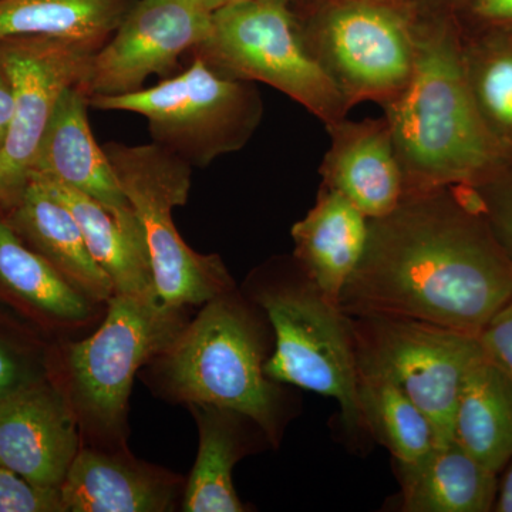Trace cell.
I'll use <instances>...</instances> for the list:
<instances>
[{
  "label": "cell",
  "mask_w": 512,
  "mask_h": 512,
  "mask_svg": "<svg viewBox=\"0 0 512 512\" xmlns=\"http://www.w3.org/2000/svg\"><path fill=\"white\" fill-rule=\"evenodd\" d=\"M511 296L512 264L487 217L450 187L404 194L396 210L370 220L339 309L478 336Z\"/></svg>",
  "instance_id": "6da1fadb"
},
{
  "label": "cell",
  "mask_w": 512,
  "mask_h": 512,
  "mask_svg": "<svg viewBox=\"0 0 512 512\" xmlns=\"http://www.w3.org/2000/svg\"><path fill=\"white\" fill-rule=\"evenodd\" d=\"M384 110L406 194L474 185L503 160L501 141L478 109L463 49L446 29L416 26L412 77Z\"/></svg>",
  "instance_id": "7a4b0ae2"
},
{
  "label": "cell",
  "mask_w": 512,
  "mask_h": 512,
  "mask_svg": "<svg viewBox=\"0 0 512 512\" xmlns=\"http://www.w3.org/2000/svg\"><path fill=\"white\" fill-rule=\"evenodd\" d=\"M171 392L192 406L228 410L279 439V393L265 375V352L255 323L228 293L205 303L163 353Z\"/></svg>",
  "instance_id": "3957f363"
},
{
  "label": "cell",
  "mask_w": 512,
  "mask_h": 512,
  "mask_svg": "<svg viewBox=\"0 0 512 512\" xmlns=\"http://www.w3.org/2000/svg\"><path fill=\"white\" fill-rule=\"evenodd\" d=\"M89 104L146 117L154 144L200 168L247 146L264 116V101L254 83L224 76L198 57L157 86L93 97Z\"/></svg>",
  "instance_id": "277c9868"
},
{
  "label": "cell",
  "mask_w": 512,
  "mask_h": 512,
  "mask_svg": "<svg viewBox=\"0 0 512 512\" xmlns=\"http://www.w3.org/2000/svg\"><path fill=\"white\" fill-rule=\"evenodd\" d=\"M289 0H252L212 12L210 37L192 55L224 76L259 82L301 104L333 126L348 101L313 56Z\"/></svg>",
  "instance_id": "5b68a950"
},
{
  "label": "cell",
  "mask_w": 512,
  "mask_h": 512,
  "mask_svg": "<svg viewBox=\"0 0 512 512\" xmlns=\"http://www.w3.org/2000/svg\"><path fill=\"white\" fill-rule=\"evenodd\" d=\"M103 148L146 235L158 298L184 308L228 293L231 276L220 256L192 251L174 225V208L190 194L191 165L154 143Z\"/></svg>",
  "instance_id": "8992f818"
},
{
  "label": "cell",
  "mask_w": 512,
  "mask_h": 512,
  "mask_svg": "<svg viewBox=\"0 0 512 512\" xmlns=\"http://www.w3.org/2000/svg\"><path fill=\"white\" fill-rule=\"evenodd\" d=\"M256 301L275 332L265 375L336 400L345 429L365 430L350 316L326 301L305 275L299 282L262 289Z\"/></svg>",
  "instance_id": "52a82bcc"
},
{
  "label": "cell",
  "mask_w": 512,
  "mask_h": 512,
  "mask_svg": "<svg viewBox=\"0 0 512 512\" xmlns=\"http://www.w3.org/2000/svg\"><path fill=\"white\" fill-rule=\"evenodd\" d=\"M350 319L359 376L379 377L399 387L429 417L437 446L453 441L464 377L484 355L478 336L393 316Z\"/></svg>",
  "instance_id": "ba28073f"
},
{
  "label": "cell",
  "mask_w": 512,
  "mask_h": 512,
  "mask_svg": "<svg viewBox=\"0 0 512 512\" xmlns=\"http://www.w3.org/2000/svg\"><path fill=\"white\" fill-rule=\"evenodd\" d=\"M106 319L90 338L70 343L66 367L77 409L101 429L114 430L126 416L137 370L165 350L184 328L183 309L157 292L114 293Z\"/></svg>",
  "instance_id": "9c48e42d"
},
{
  "label": "cell",
  "mask_w": 512,
  "mask_h": 512,
  "mask_svg": "<svg viewBox=\"0 0 512 512\" xmlns=\"http://www.w3.org/2000/svg\"><path fill=\"white\" fill-rule=\"evenodd\" d=\"M302 33L350 109L366 100L387 106L410 82L416 25L392 6L376 0H343Z\"/></svg>",
  "instance_id": "30bf717a"
},
{
  "label": "cell",
  "mask_w": 512,
  "mask_h": 512,
  "mask_svg": "<svg viewBox=\"0 0 512 512\" xmlns=\"http://www.w3.org/2000/svg\"><path fill=\"white\" fill-rule=\"evenodd\" d=\"M92 53L37 36L0 39V69L13 90V121L0 151V207L12 208L28 187L33 161L60 96L79 84Z\"/></svg>",
  "instance_id": "8fae6325"
},
{
  "label": "cell",
  "mask_w": 512,
  "mask_h": 512,
  "mask_svg": "<svg viewBox=\"0 0 512 512\" xmlns=\"http://www.w3.org/2000/svg\"><path fill=\"white\" fill-rule=\"evenodd\" d=\"M211 32L212 12L201 0H137L77 86L89 100L138 92L148 77H170Z\"/></svg>",
  "instance_id": "7c38bea8"
},
{
  "label": "cell",
  "mask_w": 512,
  "mask_h": 512,
  "mask_svg": "<svg viewBox=\"0 0 512 512\" xmlns=\"http://www.w3.org/2000/svg\"><path fill=\"white\" fill-rule=\"evenodd\" d=\"M80 451L72 406L45 384L25 383L0 400V464L43 487H62Z\"/></svg>",
  "instance_id": "4fadbf2b"
},
{
  "label": "cell",
  "mask_w": 512,
  "mask_h": 512,
  "mask_svg": "<svg viewBox=\"0 0 512 512\" xmlns=\"http://www.w3.org/2000/svg\"><path fill=\"white\" fill-rule=\"evenodd\" d=\"M89 107V97L77 84L64 90L37 150L30 178L56 181L82 192L106 208L121 227L144 235L106 151L94 140L87 119Z\"/></svg>",
  "instance_id": "5bb4252c"
},
{
  "label": "cell",
  "mask_w": 512,
  "mask_h": 512,
  "mask_svg": "<svg viewBox=\"0 0 512 512\" xmlns=\"http://www.w3.org/2000/svg\"><path fill=\"white\" fill-rule=\"evenodd\" d=\"M328 130L332 141L320 168L323 187L340 192L369 220L396 210L406 188L386 117L343 119Z\"/></svg>",
  "instance_id": "9a60e30c"
},
{
  "label": "cell",
  "mask_w": 512,
  "mask_h": 512,
  "mask_svg": "<svg viewBox=\"0 0 512 512\" xmlns=\"http://www.w3.org/2000/svg\"><path fill=\"white\" fill-rule=\"evenodd\" d=\"M369 222L340 192L322 187L312 210L292 227L299 269L338 308L343 289L365 254Z\"/></svg>",
  "instance_id": "2e32d148"
},
{
  "label": "cell",
  "mask_w": 512,
  "mask_h": 512,
  "mask_svg": "<svg viewBox=\"0 0 512 512\" xmlns=\"http://www.w3.org/2000/svg\"><path fill=\"white\" fill-rule=\"evenodd\" d=\"M9 225L33 251L42 255L93 302H109L114 286L94 261L82 228L69 208L37 181L30 180L13 205Z\"/></svg>",
  "instance_id": "e0dca14e"
},
{
  "label": "cell",
  "mask_w": 512,
  "mask_h": 512,
  "mask_svg": "<svg viewBox=\"0 0 512 512\" xmlns=\"http://www.w3.org/2000/svg\"><path fill=\"white\" fill-rule=\"evenodd\" d=\"M402 511L488 512L497 498V474L456 441L440 444L417 463L399 464Z\"/></svg>",
  "instance_id": "ac0fdd59"
},
{
  "label": "cell",
  "mask_w": 512,
  "mask_h": 512,
  "mask_svg": "<svg viewBox=\"0 0 512 512\" xmlns=\"http://www.w3.org/2000/svg\"><path fill=\"white\" fill-rule=\"evenodd\" d=\"M60 491L70 512H161L174 497L164 477L92 450L77 453Z\"/></svg>",
  "instance_id": "d6986e66"
},
{
  "label": "cell",
  "mask_w": 512,
  "mask_h": 512,
  "mask_svg": "<svg viewBox=\"0 0 512 512\" xmlns=\"http://www.w3.org/2000/svg\"><path fill=\"white\" fill-rule=\"evenodd\" d=\"M453 440L497 476L511 463L512 380L485 355L464 377L454 412Z\"/></svg>",
  "instance_id": "ffe728a7"
},
{
  "label": "cell",
  "mask_w": 512,
  "mask_h": 512,
  "mask_svg": "<svg viewBox=\"0 0 512 512\" xmlns=\"http://www.w3.org/2000/svg\"><path fill=\"white\" fill-rule=\"evenodd\" d=\"M137 0H0V39L37 36L86 52L109 42Z\"/></svg>",
  "instance_id": "44dd1931"
},
{
  "label": "cell",
  "mask_w": 512,
  "mask_h": 512,
  "mask_svg": "<svg viewBox=\"0 0 512 512\" xmlns=\"http://www.w3.org/2000/svg\"><path fill=\"white\" fill-rule=\"evenodd\" d=\"M46 188L79 222L87 248L109 276L114 293L147 295L156 291L146 237L121 227L99 202L56 181L30 178Z\"/></svg>",
  "instance_id": "7402d4cb"
},
{
  "label": "cell",
  "mask_w": 512,
  "mask_h": 512,
  "mask_svg": "<svg viewBox=\"0 0 512 512\" xmlns=\"http://www.w3.org/2000/svg\"><path fill=\"white\" fill-rule=\"evenodd\" d=\"M0 288L62 325H80L93 313L92 299L26 245L5 220H0Z\"/></svg>",
  "instance_id": "603a6c76"
},
{
  "label": "cell",
  "mask_w": 512,
  "mask_h": 512,
  "mask_svg": "<svg viewBox=\"0 0 512 512\" xmlns=\"http://www.w3.org/2000/svg\"><path fill=\"white\" fill-rule=\"evenodd\" d=\"M200 426V448L185 487V512H242L232 470L242 456L239 414L208 406H194Z\"/></svg>",
  "instance_id": "cb8c5ba5"
},
{
  "label": "cell",
  "mask_w": 512,
  "mask_h": 512,
  "mask_svg": "<svg viewBox=\"0 0 512 512\" xmlns=\"http://www.w3.org/2000/svg\"><path fill=\"white\" fill-rule=\"evenodd\" d=\"M359 406L365 430L392 453L397 464L417 463L437 446L429 417L387 380L359 376Z\"/></svg>",
  "instance_id": "d4e9b609"
},
{
  "label": "cell",
  "mask_w": 512,
  "mask_h": 512,
  "mask_svg": "<svg viewBox=\"0 0 512 512\" xmlns=\"http://www.w3.org/2000/svg\"><path fill=\"white\" fill-rule=\"evenodd\" d=\"M466 67L478 109L488 126L498 140L500 133L512 137V46L493 47L477 57L473 66L466 62Z\"/></svg>",
  "instance_id": "484cf974"
},
{
  "label": "cell",
  "mask_w": 512,
  "mask_h": 512,
  "mask_svg": "<svg viewBox=\"0 0 512 512\" xmlns=\"http://www.w3.org/2000/svg\"><path fill=\"white\" fill-rule=\"evenodd\" d=\"M60 488L43 487L0 464V512H62Z\"/></svg>",
  "instance_id": "4316f807"
},
{
  "label": "cell",
  "mask_w": 512,
  "mask_h": 512,
  "mask_svg": "<svg viewBox=\"0 0 512 512\" xmlns=\"http://www.w3.org/2000/svg\"><path fill=\"white\" fill-rule=\"evenodd\" d=\"M478 339L484 355L512 380V296L484 326Z\"/></svg>",
  "instance_id": "83f0119b"
},
{
  "label": "cell",
  "mask_w": 512,
  "mask_h": 512,
  "mask_svg": "<svg viewBox=\"0 0 512 512\" xmlns=\"http://www.w3.org/2000/svg\"><path fill=\"white\" fill-rule=\"evenodd\" d=\"M481 197L488 224L512 264V181L495 184L494 190Z\"/></svg>",
  "instance_id": "f1b7e54d"
},
{
  "label": "cell",
  "mask_w": 512,
  "mask_h": 512,
  "mask_svg": "<svg viewBox=\"0 0 512 512\" xmlns=\"http://www.w3.org/2000/svg\"><path fill=\"white\" fill-rule=\"evenodd\" d=\"M22 372L15 357L0 345V400L23 386Z\"/></svg>",
  "instance_id": "f546056e"
},
{
  "label": "cell",
  "mask_w": 512,
  "mask_h": 512,
  "mask_svg": "<svg viewBox=\"0 0 512 512\" xmlns=\"http://www.w3.org/2000/svg\"><path fill=\"white\" fill-rule=\"evenodd\" d=\"M13 121V90L8 76L0 69V151L8 140Z\"/></svg>",
  "instance_id": "4dcf8cb0"
},
{
  "label": "cell",
  "mask_w": 512,
  "mask_h": 512,
  "mask_svg": "<svg viewBox=\"0 0 512 512\" xmlns=\"http://www.w3.org/2000/svg\"><path fill=\"white\" fill-rule=\"evenodd\" d=\"M476 12L488 20H512V0H478Z\"/></svg>",
  "instance_id": "1f68e13d"
},
{
  "label": "cell",
  "mask_w": 512,
  "mask_h": 512,
  "mask_svg": "<svg viewBox=\"0 0 512 512\" xmlns=\"http://www.w3.org/2000/svg\"><path fill=\"white\" fill-rule=\"evenodd\" d=\"M493 511L512 512V460L503 481L498 483L497 498H495Z\"/></svg>",
  "instance_id": "d6a6232c"
},
{
  "label": "cell",
  "mask_w": 512,
  "mask_h": 512,
  "mask_svg": "<svg viewBox=\"0 0 512 512\" xmlns=\"http://www.w3.org/2000/svg\"><path fill=\"white\" fill-rule=\"evenodd\" d=\"M205 8L210 12L225 8V6L237 5V3L252 2V0H201Z\"/></svg>",
  "instance_id": "836d02e7"
}]
</instances>
